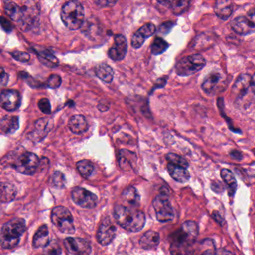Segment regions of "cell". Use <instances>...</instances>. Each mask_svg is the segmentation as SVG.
Masks as SVG:
<instances>
[{
    "label": "cell",
    "mask_w": 255,
    "mask_h": 255,
    "mask_svg": "<svg viewBox=\"0 0 255 255\" xmlns=\"http://www.w3.org/2000/svg\"><path fill=\"white\" fill-rule=\"evenodd\" d=\"M115 217L117 223L128 232H139L145 226L143 213L133 208L118 205L115 208Z\"/></svg>",
    "instance_id": "1"
},
{
    "label": "cell",
    "mask_w": 255,
    "mask_h": 255,
    "mask_svg": "<svg viewBox=\"0 0 255 255\" xmlns=\"http://www.w3.org/2000/svg\"><path fill=\"white\" fill-rule=\"evenodd\" d=\"M26 227L23 219L14 218L6 223L0 231V244L1 247L9 250L16 247Z\"/></svg>",
    "instance_id": "2"
},
{
    "label": "cell",
    "mask_w": 255,
    "mask_h": 255,
    "mask_svg": "<svg viewBox=\"0 0 255 255\" xmlns=\"http://www.w3.org/2000/svg\"><path fill=\"white\" fill-rule=\"evenodd\" d=\"M61 17L64 25L69 29H79L85 19V9L82 3L78 1L66 2L61 8Z\"/></svg>",
    "instance_id": "3"
},
{
    "label": "cell",
    "mask_w": 255,
    "mask_h": 255,
    "mask_svg": "<svg viewBox=\"0 0 255 255\" xmlns=\"http://www.w3.org/2000/svg\"><path fill=\"white\" fill-rule=\"evenodd\" d=\"M51 220L62 233L73 235L76 232L73 216L65 207H55L51 214Z\"/></svg>",
    "instance_id": "4"
},
{
    "label": "cell",
    "mask_w": 255,
    "mask_h": 255,
    "mask_svg": "<svg viewBox=\"0 0 255 255\" xmlns=\"http://www.w3.org/2000/svg\"><path fill=\"white\" fill-rule=\"evenodd\" d=\"M206 64V61L199 54L189 55L180 60L175 65V72L180 76H189L200 71Z\"/></svg>",
    "instance_id": "5"
},
{
    "label": "cell",
    "mask_w": 255,
    "mask_h": 255,
    "mask_svg": "<svg viewBox=\"0 0 255 255\" xmlns=\"http://www.w3.org/2000/svg\"><path fill=\"white\" fill-rule=\"evenodd\" d=\"M171 242L170 252L172 255H193L192 245L195 241L181 229L171 236Z\"/></svg>",
    "instance_id": "6"
},
{
    "label": "cell",
    "mask_w": 255,
    "mask_h": 255,
    "mask_svg": "<svg viewBox=\"0 0 255 255\" xmlns=\"http://www.w3.org/2000/svg\"><path fill=\"white\" fill-rule=\"evenodd\" d=\"M234 31L241 35L255 32V7H252L246 14L236 16L230 23Z\"/></svg>",
    "instance_id": "7"
},
{
    "label": "cell",
    "mask_w": 255,
    "mask_h": 255,
    "mask_svg": "<svg viewBox=\"0 0 255 255\" xmlns=\"http://www.w3.org/2000/svg\"><path fill=\"white\" fill-rule=\"evenodd\" d=\"M152 205L155 211L156 217L159 222L166 223L173 220L175 214L168 195L164 193H160L154 199Z\"/></svg>",
    "instance_id": "8"
},
{
    "label": "cell",
    "mask_w": 255,
    "mask_h": 255,
    "mask_svg": "<svg viewBox=\"0 0 255 255\" xmlns=\"http://www.w3.org/2000/svg\"><path fill=\"white\" fill-rule=\"evenodd\" d=\"M39 163L40 160L36 154L25 151L15 160L13 167L24 175H33L37 170Z\"/></svg>",
    "instance_id": "9"
},
{
    "label": "cell",
    "mask_w": 255,
    "mask_h": 255,
    "mask_svg": "<svg viewBox=\"0 0 255 255\" xmlns=\"http://www.w3.org/2000/svg\"><path fill=\"white\" fill-rule=\"evenodd\" d=\"M72 199L81 208L92 209L97 206L98 198L94 193L82 187H75L71 193Z\"/></svg>",
    "instance_id": "10"
},
{
    "label": "cell",
    "mask_w": 255,
    "mask_h": 255,
    "mask_svg": "<svg viewBox=\"0 0 255 255\" xmlns=\"http://www.w3.org/2000/svg\"><path fill=\"white\" fill-rule=\"evenodd\" d=\"M64 247L72 255H90L92 251L88 241L82 238H67L64 241Z\"/></svg>",
    "instance_id": "11"
},
{
    "label": "cell",
    "mask_w": 255,
    "mask_h": 255,
    "mask_svg": "<svg viewBox=\"0 0 255 255\" xmlns=\"http://www.w3.org/2000/svg\"><path fill=\"white\" fill-rule=\"evenodd\" d=\"M22 97L16 90H4L0 94V106L8 112H13L20 106Z\"/></svg>",
    "instance_id": "12"
},
{
    "label": "cell",
    "mask_w": 255,
    "mask_h": 255,
    "mask_svg": "<svg viewBox=\"0 0 255 255\" xmlns=\"http://www.w3.org/2000/svg\"><path fill=\"white\" fill-rule=\"evenodd\" d=\"M39 15L38 7L34 2H26L21 7V16L19 23L22 29L29 28L34 25Z\"/></svg>",
    "instance_id": "13"
},
{
    "label": "cell",
    "mask_w": 255,
    "mask_h": 255,
    "mask_svg": "<svg viewBox=\"0 0 255 255\" xmlns=\"http://www.w3.org/2000/svg\"><path fill=\"white\" fill-rule=\"evenodd\" d=\"M116 227L110 220L106 219L100 226L97 232V241L101 245L108 246L114 241L116 235Z\"/></svg>",
    "instance_id": "14"
},
{
    "label": "cell",
    "mask_w": 255,
    "mask_h": 255,
    "mask_svg": "<svg viewBox=\"0 0 255 255\" xmlns=\"http://www.w3.org/2000/svg\"><path fill=\"white\" fill-rule=\"evenodd\" d=\"M128 51L127 38L123 34H117L115 37V43L109 50V58L113 61H120L124 59Z\"/></svg>",
    "instance_id": "15"
},
{
    "label": "cell",
    "mask_w": 255,
    "mask_h": 255,
    "mask_svg": "<svg viewBox=\"0 0 255 255\" xmlns=\"http://www.w3.org/2000/svg\"><path fill=\"white\" fill-rule=\"evenodd\" d=\"M156 32L155 25L153 23H147L142 25L133 34L131 37V46L134 49H139L143 45L144 42L148 37H151Z\"/></svg>",
    "instance_id": "16"
},
{
    "label": "cell",
    "mask_w": 255,
    "mask_h": 255,
    "mask_svg": "<svg viewBox=\"0 0 255 255\" xmlns=\"http://www.w3.org/2000/svg\"><path fill=\"white\" fill-rule=\"evenodd\" d=\"M252 77L248 74H241L238 76L232 88V93L237 98H243L251 88Z\"/></svg>",
    "instance_id": "17"
},
{
    "label": "cell",
    "mask_w": 255,
    "mask_h": 255,
    "mask_svg": "<svg viewBox=\"0 0 255 255\" xmlns=\"http://www.w3.org/2000/svg\"><path fill=\"white\" fill-rule=\"evenodd\" d=\"M53 123L48 118H40L36 121L34 124V130L31 133V136L35 141H40L46 137V135L52 128Z\"/></svg>",
    "instance_id": "18"
},
{
    "label": "cell",
    "mask_w": 255,
    "mask_h": 255,
    "mask_svg": "<svg viewBox=\"0 0 255 255\" xmlns=\"http://www.w3.org/2000/svg\"><path fill=\"white\" fill-rule=\"evenodd\" d=\"M68 127L72 133L81 135L88 131L89 126L85 116L76 115L72 116L69 120Z\"/></svg>",
    "instance_id": "19"
},
{
    "label": "cell",
    "mask_w": 255,
    "mask_h": 255,
    "mask_svg": "<svg viewBox=\"0 0 255 255\" xmlns=\"http://www.w3.org/2000/svg\"><path fill=\"white\" fill-rule=\"evenodd\" d=\"M234 11V4L227 0H220L215 3L214 12L220 19L226 20L229 19Z\"/></svg>",
    "instance_id": "20"
},
{
    "label": "cell",
    "mask_w": 255,
    "mask_h": 255,
    "mask_svg": "<svg viewBox=\"0 0 255 255\" xmlns=\"http://www.w3.org/2000/svg\"><path fill=\"white\" fill-rule=\"evenodd\" d=\"M160 243L159 234L154 231L145 232L139 240V245L143 250H154Z\"/></svg>",
    "instance_id": "21"
},
{
    "label": "cell",
    "mask_w": 255,
    "mask_h": 255,
    "mask_svg": "<svg viewBox=\"0 0 255 255\" xmlns=\"http://www.w3.org/2000/svg\"><path fill=\"white\" fill-rule=\"evenodd\" d=\"M167 169L171 177L178 182L186 183L190 179V173L185 168L168 163Z\"/></svg>",
    "instance_id": "22"
},
{
    "label": "cell",
    "mask_w": 255,
    "mask_h": 255,
    "mask_svg": "<svg viewBox=\"0 0 255 255\" xmlns=\"http://www.w3.org/2000/svg\"><path fill=\"white\" fill-rule=\"evenodd\" d=\"M49 243V230L46 225L40 226L33 238V247L34 248H44Z\"/></svg>",
    "instance_id": "23"
},
{
    "label": "cell",
    "mask_w": 255,
    "mask_h": 255,
    "mask_svg": "<svg viewBox=\"0 0 255 255\" xmlns=\"http://www.w3.org/2000/svg\"><path fill=\"white\" fill-rule=\"evenodd\" d=\"M221 75L217 72H213L210 73L204 82H202V88L207 94H211L214 92V90L217 88V85L221 81Z\"/></svg>",
    "instance_id": "24"
},
{
    "label": "cell",
    "mask_w": 255,
    "mask_h": 255,
    "mask_svg": "<svg viewBox=\"0 0 255 255\" xmlns=\"http://www.w3.org/2000/svg\"><path fill=\"white\" fill-rule=\"evenodd\" d=\"M95 73L98 78L106 83H111L113 81L115 76L113 69L106 63H102L96 66Z\"/></svg>",
    "instance_id": "25"
},
{
    "label": "cell",
    "mask_w": 255,
    "mask_h": 255,
    "mask_svg": "<svg viewBox=\"0 0 255 255\" xmlns=\"http://www.w3.org/2000/svg\"><path fill=\"white\" fill-rule=\"evenodd\" d=\"M16 196V189L13 184L0 182V202H11Z\"/></svg>",
    "instance_id": "26"
},
{
    "label": "cell",
    "mask_w": 255,
    "mask_h": 255,
    "mask_svg": "<svg viewBox=\"0 0 255 255\" xmlns=\"http://www.w3.org/2000/svg\"><path fill=\"white\" fill-rule=\"evenodd\" d=\"M0 128L7 134L14 133L19 128V118L16 116H4L0 122Z\"/></svg>",
    "instance_id": "27"
},
{
    "label": "cell",
    "mask_w": 255,
    "mask_h": 255,
    "mask_svg": "<svg viewBox=\"0 0 255 255\" xmlns=\"http://www.w3.org/2000/svg\"><path fill=\"white\" fill-rule=\"evenodd\" d=\"M35 50L39 59L43 64L49 67H55L58 66V60L47 49H36Z\"/></svg>",
    "instance_id": "28"
},
{
    "label": "cell",
    "mask_w": 255,
    "mask_h": 255,
    "mask_svg": "<svg viewBox=\"0 0 255 255\" xmlns=\"http://www.w3.org/2000/svg\"><path fill=\"white\" fill-rule=\"evenodd\" d=\"M160 4H163L166 7H169L175 14H181L184 13L189 6L190 2L188 1H158Z\"/></svg>",
    "instance_id": "29"
},
{
    "label": "cell",
    "mask_w": 255,
    "mask_h": 255,
    "mask_svg": "<svg viewBox=\"0 0 255 255\" xmlns=\"http://www.w3.org/2000/svg\"><path fill=\"white\" fill-rule=\"evenodd\" d=\"M221 176L224 182L226 183L229 194L230 196H233L236 192L237 187H238L235 175L229 169H223L221 171Z\"/></svg>",
    "instance_id": "30"
},
{
    "label": "cell",
    "mask_w": 255,
    "mask_h": 255,
    "mask_svg": "<svg viewBox=\"0 0 255 255\" xmlns=\"http://www.w3.org/2000/svg\"><path fill=\"white\" fill-rule=\"evenodd\" d=\"M122 197L125 202L133 206L139 205V199H140L137 190L133 187H129L125 189L123 192Z\"/></svg>",
    "instance_id": "31"
},
{
    "label": "cell",
    "mask_w": 255,
    "mask_h": 255,
    "mask_svg": "<svg viewBox=\"0 0 255 255\" xmlns=\"http://www.w3.org/2000/svg\"><path fill=\"white\" fill-rule=\"evenodd\" d=\"M4 8L7 16H10L13 20L19 22L21 16V7L13 1H5Z\"/></svg>",
    "instance_id": "32"
},
{
    "label": "cell",
    "mask_w": 255,
    "mask_h": 255,
    "mask_svg": "<svg viewBox=\"0 0 255 255\" xmlns=\"http://www.w3.org/2000/svg\"><path fill=\"white\" fill-rule=\"evenodd\" d=\"M169 44L160 37L154 38L151 46V52L154 55H160L163 53L169 48Z\"/></svg>",
    "instance_id": "33"
},
{
    "label": "cell",
    "mask_w": 255,
    "mask_h": 255,
    "mask_svg": "<svg viewBox=\"0 0 255 255\" xmlns=\"http://www.w3.org/2000/svg\"><path fill=\"white\" fill-rule=\"evenodd\" d=\"M78 171L84 178H88L92 175L94 170V166L93 163L89 160H83L78 162L76 164Z\"/></svg>",
    "instance_id": "34"
},
{
    "label": "cell",
    "mask_w": 255,
    "mask_h": 255,
    "mask_svg": "<svg viewBox=\"0 0 255 255\" xmlns=\"http://www.w3.org/2000/svg\"><path fill=\"white\" fill-rule=\"evenodd\" d=\"M181 229L183 232H185L188 236L196 241L198 235H199V228H198L197 224L195 222H185V223H183Z\"/></svg>",
    "instance_id": "35"
},
{
    "label": "cell",
    "mask_w": 255,
    "mask_h": 255,
    "mask_svg": "<svg viewBox=\"0 0 255 255\" xmlns=\"http://www.w3.org/2000/svg\"><path fill=\"white\" fill-rule=\"evenodd\" d=\"M43 255H62L61 247L56 241H50L43 250Z\"/></svg>",
    "instance_id": "36"
},
{
    "label": "cell",
    "mask_w": 255,
    "mask_h": 255,
    "mask_svg": "<svg viewBox=\"0 0 255 255\" xmlns=\"http://www.w3.org/2000/svg\"><path fill=\"white\" fill-rule=\"evenodd\" d=\"M166 160H168L169 163L171 164L175 165V166H181V167L185 168L187 169L189 166L188 163L185 159L183 158L181 156L178 155V154H172V153H169L166 155Z\"/></svg>",
    "instance_id": "37"
},
{
    "label": "cell",
    "mask_w": 255,
    "mask_h": 255,
    "mask_svg": "<svg viewBox=\"0 0 255 255\" xmlns=\"http://www.w3.org/2000/svg\"><path fill=\"white\" fill-rule=\"evenodd\" d=\"M52 184L58 188H62L65 185V177L60 172H55L52 175Z\"/></svg>",
    "instance_id": "38"
},
{
    "label": "cell",
    "mask_w": 255,
    "mask_h": 255,
    "mask_svg": "<svg viewBox=\"0 0 255 255\" xmlns=\"http://www.w3.org/2000/svg\"><path fill=\"white\" fill-rule=\"evenodd\" d=\"M61 82H62V79H61V76L56 74H52L48 79L47 86L52 89H56L61 86Z\"/></svg>",
    "instance_id": "39"
},
{
    "label": "cell",
    "mask_w": 255,
    "mask_h": 255,
    "mask_svg": "<svg viewBox=\"0 0 255 255\" xmlns=\"http://www.w3.org/2000/svg\"><path fill=\"white\" fill-rule=\"evenodd\" d=\"M10 55L15 60L22 63L28 62L31 58L29 54L20 52V51H13V52H10Z\"/></svg>",
    "instance_id": "40"
},
{
    "label": "cell",
    "mask_w": 255,
    "mask_h": 255,
    "mask_svg": "<svg viewBox=\"0 0 255 255\" xmlns=\"http://www.w3.org/2000/svg\"><path fill=\"white\" fill-rule=\"evenodd\" d=\"M38 107L40 110L43 112V114L46 115H49L51 114V104L50 102L48 99L43 98L41 100H39L38 102Z\"/></svg>",
    "instance_id": "41"
},
{
    "label": "cell",
    "mask_w": 255,
    "mask_h": 255,
    "mask_svg": "<svg viewBox=\"0 0 255 255\" xmlns=\"http://www.w3.org/2000/svg\"><path fill=\"white\" fill-rule=\"evenodd\" d=\"M8 79V75L4 71V69L0 66V89L7 85Z\"/></svg>",
    "instance_id": "42"
},
{
    "label": "cell",
    "mask_w": 255,
    "mask_h": 255,
    "mask_svg": "<svg viewBox=\"0 0 255 255\" xmlns=\"http://www.w3.org/2000/svg\"><path fill=\"white\" fill-rule=\"evenodd\" d=\"M0 25L6 32H10L13 29V26L10 21L4 16H0Z\"/></svg>",
    "instance_id": "43"
},
{
    "label": "cell",
    "mask_w": 255,
    "mask_h": 255,
    "mask_svg": "<svg viewBox=\"0 0 255 255\" xmlns=\"http://www.w3.org/2000/svg\"><path fill=\"white\" fill-rule=\"evenodd\" d=\"M202 255H234L226 250H208Z\"/></svg>",
    "instance_id": "44"
},
{
    "label": "cell",
    "mask_w": 255,
    "mask_h": 255,
    "mask_svg": "<svg viewBox=\"0 0 255 255\" xmlns=\"http://www.w3.org/2000/svg\"><path fill=\"white\" fill-rule=\"evenodd\" d=\"M174 23L172 22H164L159 28V32L161 34H167L173 28Z\"/></svg>",
    "instance_id": "45"
},
{
    "label": "cell",
    "mask_w": 255,
    "mask_h": 255,
    "mask_svg": "<svg viewBox=\"0 0 255 255\" xmlns=\"http://www.w3.org/2000/svg\"><path fill=\"white\" fill-rule=\"evenodd\" d=\"M96 4L100 7H110V6L115 5L117 1H96Z\"/></svg>",
    "instance_id": "46"
},
{
    "label": "cell",
    "mask_w": 255,
    "mask_h": 255,
    "mask_svg": "<svg viewBox=\"0 0 255 255\" xmlns=\"http://www.w3.org/2000/svg\"><path fill=\"white\" fill-rule=\"evenodd\" d=\"M251 88L252 91H253V94L255 95V73L253 75V77H252Z\"/></svg>",
    "instance_id": "47"
}]
</instances>
